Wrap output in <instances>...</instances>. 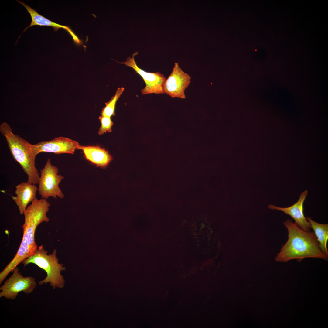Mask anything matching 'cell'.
Listing matches in <instances>:
<instances>
[{
	"label": "cell",
	"instance_id": "3957f363",
	"mask_svg": "<svg viewBox=\"0 0 328 328\" xmlns=\"http://www.w3.org/2000/svg\"><path fill=\"white\" fill-rule=\"evenodd\" d=\"M0 132L5 138L13 158L27 175V182L38 184L40 175L35 165L36 155L31 149V144L14 134L9 125L6 122L0 125Z\"/></svg>",
	"mask_w": 328,
	"mask_h": 328
},
{
	"label": "cell",
	"instance_id": "4fadbf2b",
	"mask_svg": "<svg viewBox=\"0 0 328 328\" xmlns=\"http://www.w3.org/2000/svg\"><path fill=\"white\" fill-rule=\"evenodd\" d=\"M17 1L25 8L27 12L30 14L32 19L30 25L25 28L23 33L30 27L38 25L52 27L55 31H57L60 28H62L65 29L71 36L74 35L73 32L68 26L60 25L53 22L39 14L36 10L25 4L23 2L18 0Z\"/></svg>",
	"mask_w": 328,
	"mask_h": 328
},
{
	"label": "cell",
	"instance_id": "5bb4252c",
	"mask_svg": "<svg viewBox=\"0 0 328 328\" xmlns=\"http://www.w3.org/2000/svg\"><path fill=\"white\" fill-rule=\"evenodd\" d=\"M311 228L318 242L320 248L323 253L328 257L327 243L328 240V224L318 223L314 221L309 217H306Z\"/></svg>",
	"mask_w": 328,
	"mask_h": 328
},
{
	"label": "cell",
	"instance_id": "7c38bea8",
	"mask_svg": "<svg viewBox=\"0 0 328 328\" xmlns=\"http://www.w3.org/2000/svg\"><path fill=\"white\" fill-rule=\"evenodd\" d=\"M78 149L82 150L86 159L97 167H105L112 159L108 151L99 146L80 145Z\"/></svg>",
	"mask_w": 328,
	"mask_h": 328
},
{
	"label": "cell",
	"instance_id": "9c48e42d",
	"mask_svg": "<svg viewBox=\"0 0 328 328\" xmlns=\"http://www.w3.org/2000/svg\"><path fill=\"white\" fill-rule=\"evenodd\" d=\"M191 77L175 63L173 71L164 84V93L172 98L185 99V91L190 83Z\"/></svg>",
	"mask_w": 328,
	"mask_h": 328
},
{
	"label": "cell",
	"instance_id": "8992f818",
	"mask_svg": "<svg viewBox=\"0 0 328 328\" xmlns=\"http://www.w3.org/2000/svg\"><path fill=\"white\" fill-rule=\"evenodd\" d=\"M12 272L11 276L0 287V297L14 300L21 292L26 294L31 293L37 285L34 278L31 276H23L17 267Z\"/></svg>",
	"mask_w": 328,
	"mask_h": 328
},
{
	"label": "cell",
	"instance_id": "7a4b0ae2",
	"mask_svg": "<svg viewBox=\"0 0 328 328\" xmlns=\"http://www.w3.org/2000/svg\"><path fill=\"white\" fill-rule=\"evenodd\" d=\"M283 224L288 231V238L276 257L275 261L285 262L296 259L300 262L308 258L328 260V257L322 251L313 231L303 230L289 219Z\"/></svg>",
	"mask_w": 328,
	"mask_h": 328
},
{
	"label": "cell",
	"instance_id": "6da1fadb",
	"mask_svg": "<svg viewBox=\"0 0 328 328\" xmlns=\"http://www.w3.org/2000/svg\"><path fill=\"white\" fill-rule=\"evenodd\" d=\"M50 205L47 199H38L36 197L24 211L22 239L14 257L0 273V284L19 264L33 255L37 249L35 240L36 230L41 223L49 222V219L46 214Z\"/></svg>",
	"mask_w": 328,
	"mask_h": 328
},
{
	"label": "cell",
	"instance_id": "9a60e30c",
	"mask_svg": "<svg viewBox=\"0 0 328 328\" xmlns=\"http://www.w3.org/2000/svg\"><path fill=\"white\" fill-rule=\"evenodd\" d=\"M124 90V88L123 87L118 88L117 89L114 95L111 98L108 102L105 103V106L102 111L101 115L111 117L115 115L114 110L116 103Z\"/></svg>",
	"mask_w": 328,
	"mask_h": 328
},
{
	"label": "cell",
	"instance_id": "5b68a950",
	"mask_svg": "<svg viewBox=\"0 0 328 328\" xmlns=\"http://www.w3.org/2000/svg\"><path fill=\"white\" fill-rule=\"evenodd\" d=\"M57 167L51 164L50 159H47L43 168L40 169L38 191L42 198L47 199L50 197L54 198L64 197V195L59 186V183L64 176L58 174Z\"/></svg>",
	"mask_w": 328,
	"mask_h": 328
},
{
	"label": "cell",
	"instance_id": "277c9868",
	"mask_svg": "<svg viewBox=\"0 0 328 328\" xmlns=\"http://www.w3.org/2000/svg\"><path fill=\"white\" fill-rule=\"evenodd\" d=\"M56 250L54 249L51 253L48 254L43 245H41L38 247L33 255L25 259L21 263L24 266L30 263L35 264L45 271L46 276L39 282V285L49 283L53 289L62 288L64 286L65 281L61 272L65 270L66 268L63 264L59 263L56 256Z\"/></svg>",
	"mask_w": 328,
	"mask_h": 328
},
{
	"label": "cell",
	"instance_id": "ba28073f",
	"mask_svg": "<svg viewBox=\"0 0 328 328\" xmlns=\"http://www.w3.org/2000/svg\"><path fill=\"white\" fill-rule=\"evenodd\" d=\"M80 145L75 140L61 136L49 141H42L34 145L31 144V147L37 155L41 152L73 154L76 149H78Z\"/></svg>",
	"mask_w": 328,
	"mask_h": 328
},
{
	"label": "cell",
	"instance_id": "2e32d148",
	"mask_svg": "<svg viewBox=\"0 0 328 328\" xmlns=\"http://www.w3.org/2000/svg\"><path fill=\"white\" fill-rule=\"evenodd\" d=\"M99 118L101 125L99 130L98 134L101 135L107 132H111L113 123L111 117L101 115Z\"/></svg>",
	"mask_w": 328,
	"mask_h": 328
},
{
	"label": "cell",
	"instance_id": "52a82bcc",
	"mask_svg": "<svg viewBox=\"0 0 328 328\" xmlns=\"http://www.w3.org/2000/svg\"><path fill=\"white\" fill-rule=\"evenodd\" d=\"M138 53H134L132 58L129 57L126 61L121 63L132 68L142 77L146 85L145 87L141 91L142 94H164L163 87L166 77L159 72H147L140 69L136 64L134 58V56Z\"/></svg>",
	"mask_w": 328,
	"mask_h": 328
},
{
	"label": "cell",
	"instance_id": "30bf717a",
	"mask_svg": "<svg viewBox=\"0 0 328 328\" xmlns=\"http://www.w3.org/2000/svg\"><path fill=\"white\" fill-rule=\"evenodd\" d=\"M308 191L305 190L300 195L297 202L288 207H282L271 204L269 208L272 210L282 211L290 216L294 220V223L300 229L307 232L310 231L311 227L303 213V203L307 195Z\"/></svg>",
	"mask_w": 328,
	"mask_h": 328
},
{
	"label": "cell",
	"instance_id": "8fae6325",
	"mask_svg": "<svg viewBox=\"0 0 328 328\" xmlns=\"http://www.w3.org/2000/svg\"><path fill=\"white\" fill-rule=\"evenodd\" d=\"M16 196H12L17 206L20 214H23L28 205L36 198L38 188L36 185L27 182H22L15 186Z\"/></svg>",
	"mask_w": 328,
	"mask_h": 328
}]
</instances>
